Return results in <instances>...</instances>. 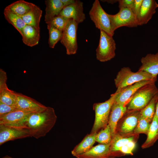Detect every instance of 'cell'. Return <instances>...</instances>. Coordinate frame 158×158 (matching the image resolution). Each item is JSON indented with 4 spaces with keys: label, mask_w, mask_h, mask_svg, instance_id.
<instances>
[{
    "label": "cell",
    "mask_w": 158,
    "mask_h": 158,
    "mask_svg": "<svg viewBox=\"0 0 158 158\" xmlns=\"http://www.w3.org/2000/svg\"><path fill=\"white\" fill-rule=\"evenodd\" d=\"M57 119L54 109L47 107L40 112H33L29 116L26 128L31 137L36 139L43 137L49 132L54 126Z\"/></svg>",
    "instance_id": "1"
},
{
    "label": "cell",
    "mask_w": 158,
    "mask_h": 158,
    "mask_svg": "<svg viewBox=\"0 0 158 158\" xmlns=\"http://www.w3.org/2000/svg\"><path fill=\"white\" fill-rule=\"evenodd\" d=\"M157 78L149 73L139 71L134 72L128 67H123L118 72L114 82L117 92L122 88L143 80L157 81Z\"/></svg>",
    "instance_id": "2"
},
{
    "label": "cell",
    "mask_w": 158,
    "mask_h": 158,
    "mask_svg": "<svg viewBox=\"0 0 158 158\" xmlns=\"http://www.w3.org/2000/svg\"><path fill=\"white\" fill-rule=\"evenodd\" d=\"M139 134L132 133L121 135L116 133L113 137L110 147L111 152L120 156L133 154Z\"/></svg>",
    "instance_id": "3"
},
{
    "label": "cell",
    "mask_w": 158,
    "mask_h": 158,
    "mask_svg": "<svg viewBox=\"0 0 158 158\" xmlns=\"http://www.w3.org/2000/svg\"><path fill=\"white\" fill-rule=\"evenodd\" d=\"M116 94L111 95L110 98L106 101L96 103L93 105L95 112V119L90 133H97L104 128L108 123L112 106L115 101Z\"/></svg>",
    "instance_id": "4"
},
{
    "label": "cell",
    "mask_w": 158,
    "mask_h": 158,
    "mask_svg": "<svg viewBox=\"0 0 158 158\" xmlns=\"http://www.w3.org/2000/svg\"><path fill=\"white\" fill-rule=\"evenodd\" d=\"M158 93V89L155 83L142 86L136 91L128 104L127 110H142Z\"/></svg>",
    "instance_id": "5"
},
{
    "label": "cell",
    "mask_w": 158,
    "mask_h": 158,
    "mask_svg": "<svg viewBox=\"0 0 158 158\" xmlns=\"http://www.w3.org/2000/svg\"><path fill=\"white\" fill-rule=\"evenodd\" d=\"M98 46L96 49L97 60L105 62L111 60L115 56L116 44L113 37L100 30Z\"/></svg>",
    "instance_id": "6"
},
{
    "label": "cell",
    "mask_w": 158,
    "mask_h": 158,
    "mask_svg": "<svg viewBox=\"0 0 158 158\" xmlns=\"http://www.w3.org/2000/svg\"><path fill=\"white\" fill-rule=\"evenodd\" d=\"M89 15L96 28L113 37L114 33L112 30L108 14L103 9L99 0L94 1L90 11Z\"/></svg>",
    "instance_id": "7"
},
{
    "label": "cell",
    "mask_w": 158,
    "mask_h": 158,
    "mask_svg": "<svg viewBox=\"0 0 158 158\" xmlns=\"http://www.w3.org/2000/svg\"><path fill=\"white\" fill-rule=\"evenodd\" d=\"M112 31L114 33L117 29L123 26L136 27L138 25L136 16L130 9L123 8L115 15L108 14Z\"/></svg>",
    "instance_id": "8"
},
{
    "label": "cell",
    "mask_w": 158,
    "mask_h": 158,
    "mask_svg": "<svg viewBox=\"0 0 158 158\" xmlns=\"http://www.w3.org/2000/svg\"><path fill=\"white\" fill-rule=\"evenodd\" d=\"M78 25L75 21L71 19L63 31L61 42L65 47L67 55L74 54L77 52V32Z\"/></svg>",
    "instance_id": "9"
},
{
    "label": "cell",
    "mask_w": 158,
    "mask_h": 158,
    "mask_svg": "<svg viewBox=\"0 0 158 158\" xmlns=\"http://www.w3.org/2000/svg\"><path fill=\"white\" fill-rule=\"evenodd\" d=\"M140 111L127 110L118 123L116 133L127 135L133 133L138 123Z\"/></svg>",
    "instance_id": "10"
},
{
    "label": "cell",
    "mask_w": 158,
    "mask_h": 158,
    "mask_svg": "<svg viewBox=\"0 0 158 158\" xmlns=\"http://www.w3.org/2000/svg\"><path fill=\"white\" fill-rule=\"evenodd\" d=\"M32 113L17 110L0 118V124L19 129H27V120Z\"/></svg>",
    "instance_id": "11"
},
{
    "label": "cell",
    "mask_w": 158,
    "mask_h": 158,
    "mask_svg": "<svg viewBox=\"0 0 158 158\" xmlns=\"http://www.w3.org/2000/svg\"><path fill=\"white\" fill-rule=\"evenodd\" d=\"M156 81L143 80L124 87L117 92L115 102L121 104H128L136 91L142 86L149 84L155 83Z\"/></svg>",
    "instance_id": "12"
},
{
    "label": "cell",
    "mask_w": 158,
    "mask_h": 158,
    "mask_svg": "<svg viewBox=\"0 0 158 158\" xmlns=\"http://www.w3.org/2000/svg\"><path fill=\"white\" fill-rule=\"evenodd\" d=\"M16 107L21 111L37 112L45 109L47 107L35 99L20 93L16 92Z\"/></svg>",
    "instance_id": "13"
},
{
    "label": "cell",
    "mask_w": 158,
    "mask_h": 158,
    "mask_svg": "<svg viewBox=\"0 0 158 158\" xmlns=\"http://www.w3.org/2000/svg\"><path fill=\"white\" fill-rule=\"evenodd\" d=\"M31 137L26 129H19L0 124V145L10 141Z\"/></svg>",
    "instance_id": "14"
},
{
    "label": "cell",
    "mask_w": 158,
    "mask_h": 158,
    "mask_svg": "<svg viewBox=\"0 0 158 158\" xmlns=\"http://www.w3.org/2000/svg\"><path fill=\"white\" fill-rule=\"evenodd\" d=\"M59 15L73 19L78 24L83 22L85 19L83 2L80 0H75L73 4L64 7Z\"/></svg>",
    "instance_id": "15"
},
{
    "label": "cell",
    "mask_w": 158,
    "mask_h": 158,
    "mask_svg": "<svg viewBox=\"0 0 158 158\" xmlns=\"http://www.w3.org/2000/svg\"><path fill=\"white\" fill-rule=\"evenodd\" d=\"M158 4L155 0H143L140 11L137 16L138 25L146 24L155 13Z\"/></svg>",
    "instance_id": "16"
},
{
    "label": "cell",
    "mask_w": 158,
    "mask_h": 158,
    "mask_svg": "<svg viewBox=\"0 0 158 158\" xmlns=\"http://www.w3.org/2000/svg\"><path fill=\"white\" fill-rule=\"evenodd\" d=\"M111 143L107 144H99L93 146L87 152L75 157L77 158H107L111 156L118 157L117 154L111 152Z\"/></svg>",
    "instance_id": "17"
},
{
    "label": "cell",
    "mask_w": 158,
    "mask_h": 158,
    "mask_svg": "<svg viewBox=\"0 0 158 158\" xmlns=\"http://www.w3.org/2000/svg\"><path fill=\"white\" fill-rule=\"evenodd\" d=\"M127 105L114 102L112 106L108 124L111 129L112 138L116 134L118 123L127 110Z\"/></svg>",
    "instance_id": "18"
},
{
    "label": "cell",
    "mask_w": 158,
    "mask_h": 158,
    "mask_svg": "<svg viewBox=\"0 0 158 158\" xmlns=\"http://www.w3.org/2000/svg\"><path fill=\"white\" fill-rule=\"evenodd\" d=\"M141 65L139 71L146 72L153 77L157 78L158 75V52L155 54H148L142 58Z\"/></svg>",
    "instance_id": "19"
},
{
    "label": "cell",
    "mask_w": 158,
    "mask_h": 158,
    "mask_svg": "<svg viewBox=\"0 0 158 158\" xmlns=\"http://www.w3.org/2000/svg\"><path fill=\"white\" fill-rule=\"evenodd\" d=\"M44 20L47 25L49 24L52 19L59 15L64 7L61 0H47Z\"/></svg>",
    "instance_id": "20"
},
{
    "label": "cell",
    "mask_w": 158,
    "mask_h": 158,
    "mask_svg": "<svg viewBox=\"0 0 158 158\" xmlns=\"http://www.w3.org/2000/svg\"><path fill=\"white\" fill-rule=\"evenodd\" d=\"M97 133L87 134L78 144L71 151L72 154L75 157L85 153L92 147L96 142Z\"/></svg>",
    "instance_id": "21"
},
{
    "label": "cell",
    "mask_w": 158,
    "mask_h": 158,
    "mask_svg": "<svg viewBox=\"0 0 158 158\" xmlns=\"http://www.w3.org/2000/svg\"><path fill=\"white\" fill-rule=\"evenodd\" d=\"M21 36L23 42L32 47L37 45L40 39V30L32 26L26 25L23 28Z\"/></svg>",
    "instance_id": "22"
},
{
    "label": "cell",
    "mask_w": 158,
    "mask_h": 158,
    "mask_svg": "<svg viewBox=\"0 0 158 158\" xmlns=\"http://www.w3.org/2000/svg\"><path fill=\"white\" fill-rule=\"evenodd\" d=\"M42 12L41 9L35 5L31 11L21 17L26 25L32 26L40 30V23Z\"/></svg>",
    "instance_id": "23"
},
{
    "label": "cell",
    "mask_w": 158,
    "mask_h": 158,
    "mask_svg": "<svg viewBox=\"0 0 158 158\" xmlns=\"http://www.w3.org/2000/svg\"><path fill=\"white\" fill-rule=\"evenodd\" d=\"M35 5L31 3L19 0L11 4L5 8L22 16L31 11Z\"/></svg>",
    "instance_id": "24"
},
{
    "label": "cell",
    "mask_w": 158,
    "mask_h": 158,
    "mask_svg": "<svg viewBox=\"0 0 158 158\" xmlns=\"http://www.w3.org/2000/svg\"><path fill=\"white\" fill-rule=\"evenodd\" d=\"M4 14L8 22L13 26L21 35L23 30L26 25L21 17L5 8Z\"/></svg>",
    "instance_id": "25"
},
{
    "label": "cell",
    "mask_w": 158,
    "mask_h": 158,
    "mask_svg": "<svg viewBox=\"0 0 158 158\" xmlns=\"http://www.w3.org/2000/svg\"><path fill=\"white\" fill-rule=\"evenodd\" d=\"M147 135V139L142 146L143 149L152 146L158 139V121L155 114Z\"/></svg>",
    "instance_id": "26"
},
{
    "label": "cell",
    "mask_w": 158,
    "mask_h": 158,
    "mask_svg": "<svg viewBox=\"0 0 158 158\" xmlns=\"http://www.w3.org/2000/svg\"><path fill=\"white\" fill-rule=\"evenodd\" d=\"M16 92L8 89L7 85L0 88V102L16 107Z\"/></svg>",
    "instance_id": "27"
},
{
    "label": "cell",
    "mask_w": 158,
    "mask_h": 158,
    "mask_svg": "<svg viewBox=\"0 0 158 158\" xmlns=\"http://www.w3.org/2000/svg\"><path fill=\"white\" fill-rule=\"evenodd\" d=\"M158 100V93L152 98L145 107L140 111V115L151 123L155 114Z\"/></svg>",
    "instance_id": "28"
},
{
    "label": "cell",
    "mask_w": 158,
    "mask_h": 158,
    "mask_svg": "<svg viewBox=\"0 0 158 158\" xmlns=\"http://www.w3.org/2000/svg\"><path fill=\"white\" fill-rule=\"evenodd\" d=\"M47 28L49 35V46L50 48H54L57 43L61 40L63 32L49 24L47 25Z\"/></svg>",
    "instance_id": "29"
},
{
    "label": "cell",
    "mask_w": 158,
    "mask_h": 158,
    "mask_svg": "<svg viewBox=\"0 0 158 158\" xmlns=\"http://www.w3.org/2000/svg\"><path fill=\"white\" fill-rule=\"evenodd\" d=\"M112 139L111 129L108 124L97 133L96 140L99 144H107L111 142Z\"/></svg>",
    "instance_id": "30"
},
{
    "label": "cell",
    "mask_w": 158,
    "mask_h": 158,
    "mask_svg": "<svg viewBox=\"0 0 158 158\" xmlns=\"http://www.w3.org/2000/svg\"><path fill=\"white\" fill-rule=\"evenodd\" d=\"M151 123L140 114L137 124L133 131V133L136 134L144 133L147 135Z\"/></svg>",
    "instance_id": "31"
},
{
    "label": "cell",
    "mask_w": 158,
    "mask_h": 158,
    "mask_svg": "<svg viewBox=\"0 0 158 158\" xmlns=\"http://www.w3.org/2000/svg\"><path fill=\"white\" fill-rule=\"evenodd\" d=\"M70 19L59 15L55 17L48 25H50L63 32Z\"/></svg>",
    "instance_id": "32"
},
{
    "label": "cell",
    "mask_w": 158,
    "mask_h": 158,
    "mask_svg": "<svg viewBox=\"0 0 158 158\" xmlns=\"http://www.w3.org/2000/svg\"><path fill=\"white\" fill-rule=\"evenodd\" d=\"M18 110L14 107L9 106L0 102V118Z\"/></svg>",
    "instance_id": "33"
},
{
    "label": "cell",
    "mask_w": 158,
    "mask_h": 158,
    "mask_svg": "<svg viewBox=\"0 0 158 158\" xmlns=\"http://www.w3.org/2000/svg\"><path fill=\"white\" fill-rule=\"evenodd\" d=\"M135 0H118V7L120 9L127 8L131 9L133 7Z\"/></svg>",
    "instance_id": "34"
},
{
    "label": "cell",
    "mask_w": 158,
    "mask_h": 158,
    "mask_svg": "<svg viewBox=\"0 0 158 158\" xmlns=\"http://www.w3.org/2000/svg\"><path fill=\"white\" fill-rule=\"evenodd\" d=\"M143 0H135L133 6L131 9L133 13L136 17L140 10Z\"/></svg>",
    "instance_id": "35"
},
{
    "label": "cell",
    "mask_w": 158,
    "mask_h": 158,
    "mask_svg": "<svg viewBox=\"0 0 158 158\" xmlns=\"http://www.w3.org/2000/svg\"><path fill=\"white\" fill-rule=\"evenodd\" d=\"M7 76L6 72L2 69H0V87L6 84Z\"/></svg>",
    "instance_id": "36"
},
{
    "label": "cell",
    "mask_w": 158,
    "mask_h": 158,
    "mask_svg": "<svg viewBox=\"0 0 158 158\" xmlns=\"http://www.w3.org/2000/svg\"><path fill=\"white\" fill-rule=\"evenodd\" d=\"M64 7L70 5L74 3L75 0H61Z\"/></svg>",
    "instance_id": "37"
},
{
    "label": "cell",
    "mask_w": 158,
    "mask_h": 158,
    "mask_svg": "<svg viewBox=\"0 0 158 158\" xmlns=\"http://www.w3.org/2000/svg\"><path fill=\"white\" fill-rule=\"evenodd\" d=\"M102 2H106L108 3L113 4L117 2H118V0H101Z\"/></svg>",
    "instance_id": "38"
},
{
    "label": "cell",
    "mask_w": 158,
    "mask_h": 158,
    "mask_svg": "<svg viewBox=\"0 0 158 158\" xmlns=\"http://www.w3.org/2000/svg\"><path fill=\"white\" fill-rule=\"evenodd\" d=\"M158 121V100L156 104L155 114Z\"/></svg>",
    "instance_id": "39"
},
{
    "label": "cell",
    "mask_w": 158,
    "mask_h": 158,
    "mask_svg": "<svg viewBox=\"0 0 158 158\" xmlns=\"http://www.w3.org/2000/svg\"><path fill=\"white\" fill-rule=\"evenodd\" d=\"M2 158H13L11 157V156L7 155L3 157Z\"/></svg>",
    "instance_id": "40"
},
{
    "label": "cell",
    "mask_w": 158,
    "mask_h": 158,
    "mask_svg": "<svg viewBox=\"0 0 158 158\" xmlns=\"http://www.w3.org/2000/svg\"><path fill=\"white\" fill-rule=\"evenodd\" d=\"M107 158H118V157H116L115 156H111Z\"/></svg>",
    "instance_id": "41"
}]
</instances>
